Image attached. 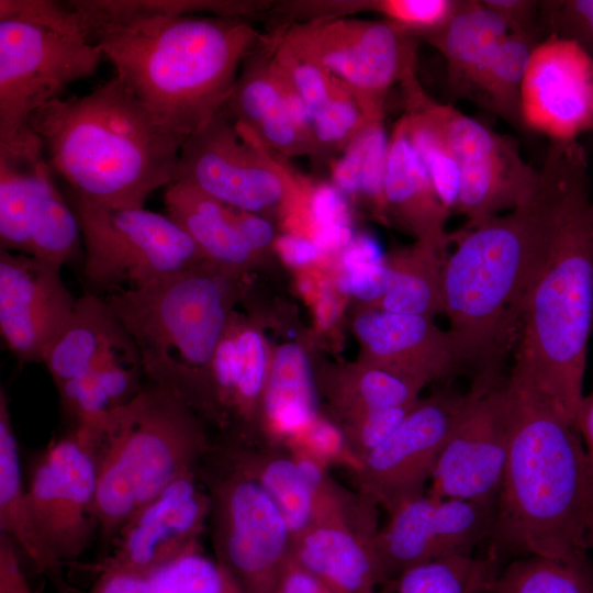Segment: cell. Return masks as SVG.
Listing matches in <instances>:
<instances>
[{
  "label": "cell",
  "mask_w": 593,
  "mask_h": 593,
  "mask_svg": "<svg viewBox=\"0 0 593 593\" xmlns=\"http://www.w3.org/2000/svg\"><path fill=\"white\" fill-rule=\"evenodd\" d=\"M164 203L166 214L191 236L206 260L243 272L257 258L237 231L228 205L181 182L166 187Z\"/></svg>",
  "instance_id": "obj_30"
},
{
  "label": "cell",
  "mask_w": 593,
  "mask_h": 593,
  "mask_svg": "<svg viewBox=\"0 0 593 593\" xmlns=\"http://www.w3.org/2000/svg\"><path fill=\"white\" fill-rule=\"evenodd\" d=\"M296 204L305 214L302 235L313 239L324 256L339 254L355 237L346 195L333 183L303 180Z\"/></svg>",
  "instance_id": "obj_40"
},
{
  "label": "cell",
  "mask_w": 593,
  "mask_h": 593,
  "mask_svg": "<svg viewBox=\"0 0 593 593\" xmlns=\"http://www.w3.org/2000/svg\"><path fill=\"white\" fill-rule=\"evenodd\" d=\"M497 558L457 556L428 561L384 580L373 593H473L493 582Z\"/></svg>",
  "instance_id": "obj_36"
},
{
  "label": "cell",
  "mask_w": 593,
  "mask_h": 593,
  "mask_svg": "<svg viewBox=\"0 0 593 593\" xmlns=\"http://www.w3.org/2000/svg\"><path fill=\"white\" fill-rule=\"evenodd\" d=\"M149 581L154 593H246L220 562L201 550L174 561Z\"/></svg>",
  "instance_id": "obj_41"
},
{
  "label": "cell",
  "mask_w": 593,
  "mask_h": 593,
  "mask_svg": "<svg viewBox=\"0 0 593 593\" xmlns=\"http://www.w3.org/2000/svg\"><path fill=\"white\" fill-rule=\"evenodd\" d=\"M409 111L403 115L409 138L421 158L435 190L451 212L456 210L460 171L439 127L417 103L407 100Z\"/></svg>",
  "instance_id": "obj_39"
},
{
  "label": "cell",
  "mask_w": 593,
  "mask_h": 593,
  "mask_svg": "<svg viewBox=\"0 0 593 593\" xmlns=\"http://www.w3.org/2000/svg\"><path fill=\"white\" fill-rule=\"evenodd\" d=\"M242 271L209 260L147 286L110 293L144 374L210 417V368L233 315Z\"/></svg>",
  "instance_id": "obj_5"
},
{
  "label": "cell",
  "mask_w": 593,
  "mask_h": 593,
  "mask_svg": "<svg viewBox=\"0 0 593 593\" xmlns=\"http://www.w3.org/2000/svg\"><path fill=\"white\" fill-rule=\"evenodd\" d=\"M90 593H154L149 579L116 569H99Z\"/></svg>",
  "instance_id": "obj_53"
},
{
  "label": "cell",
  "mask_w": 593,
  "mask_h": 593,
  "mask_svg": "<svg viewBox=\"0 0 593 593\" xmlns=\"http://www.w3.org/2000/svg\"><path fill=\"white\" fill-rule=\"evenodd\" d=\"M590 203L569 220L526 295L508 374L573 424L593 332Z\"/></svg>",
  "instance_id": "obj_6"
},
{
  "label": "cell",
  "mask_w": 593,
  "mask_h": 593,
  "mask_svg": "<svg viewBox=\"0 0 593 593\" xmlns=\"http://www.w3.org/2000/svg\"><path fill=\"white\" fill-rule=\"evenodd\" d=\"M389 136L383 118L366 122L331 165L332 183L346 197H362L385 214L383 178Z\"/></svg>",
  "instance_id": "obj_34"
},
{
  "label": "cell",
  "mask_w": 593,
  "mask_h": 593,
  "mask_svg": "<svg viewBox=\"0 0 593 593\" xmlns=\"http://www.w3.org/2000/svg\"><path fill=\"white\" fill-rule=\"evenodd\" d=\"M591 199L585 148L549 141L526 201L454 235L443 267L444 313L461 371L472 380L503 377L526 295L569 220Z\"/></svg>",
  "instance_id": "obj_1"
},
{
  "label": "cell",
  "mask_w": 593,
  "mask_h": 593,
  "mask_svg": "<svg viewBox=\"0 0 593 593\" xmlns=\"http://www.w3.org/2000/svg\"><path fill=\"white\" fill-rule=\"evenodd\" d=\"M199 474L210 496L208 526L215 560L246 593H273L292 540L279 507L215 445Z\"/></svg>",
  "instance_id": "obj_10"
},
{
  "label": "cell",
  "mask_w": 593,
  "mask_h": 593,
  "mask_svg": "<svg viewBox=\"0 0 593 593\" xmlns=\"http://www.w3.org/2000/svg\"><path fill=\"white\" fill-rule=\"evenodd\" d=\"M439 127L460 171L455 212L472 225L512 211L534 192L539 169L521 155L515 139L500 134L458 109L432 100L418 83L405 89Z\"/></svg>",
  "instance_id": "obj_13"
},
{
  "label": "cell",
  "mask_w": 593,
  "mask_h": 593,
  "mask_svg": "<svg viewBox=\"0 0 593 593\" xmlns=\"http://www.w3.org/2000/svg\"><path fill=\"white\" fill-rule=\"evenodd\" d=\"M446 254L435 245L416 244L389 262L392 277L373 307L398 314L434 317L444 313L443 267Z\"/></svg>",
  "instance_id": "obj_31"
},
{
  "label": "cell",
  "mask_w": 593,
  "mask_h": 593,
  "mask_svg": "<svg viewBox=\"0 0 593 593\" xmlns=\"http://www.w3.org/2000/svg\"><path fill=\"white\" fill-rule=\"evenodd\" d=\"M508 33L504 20L482 0H456L448 19L424 37L443 55L454 91L470 98L489 57Z\"/></svg>",
  "instance_id": "obj_29"
},
{
  "label": "cell",
  "mask_w": 593,
  "mask_h": 593,
  "mask_svg": "<svg viewBox=\"0 0 593 593\" xmlns=\"http://www.w3.org/2000/svg\"><path fill=\"white\" fill-rule=\"evenodd\" d=\"M540 24L545 36L572 41L593 60V0L541 1Z\"/></svg>",
  "instance_id": "obj_43"
},
{
  "label": "cell",
  "mask_w": 593,
  "mask_h": 593,
  "mask_svg": "<svg viewBox=\"0 0 593 593\" xmlns=\"http://www.w3.org/2000/svg\"><path fill=\"white\" fill-rule=\"evenodd\" d=\"M273 593H338L291 557L283 568Z\"/></svg>",
  "instance_id": "obj_51"
},
{
  "label": "cell",
  "mask_w": 593,
  "mask_h": 593,
  "mask_svg": "<svg viewBox=\"0 0 593 593\" xmlns=\"http://www.w3.org/2000/svg\"><path fill=\"white\" fill-rule=\"evenodd\" d=\"M413 35L388 20L322 18L292 25L277 43L339 80L371 120L384 118L395 83L416 79Z\"/></svg>",
  "instance_id": "obj_11"
},
{
  "label": "cell",
  "mask_w": 593,
  "mask_h": 593,
  "mask_svg": "<svg viewBox=\"0 0 593 593\" xmlns=\"http://www.w3.org/2000/svg\"><path fill=\"white\" fill-rule=\"evenodd\" d=\"M492 583H493V582H492ZM492 583L482 586L481 589L477 590V591L473 592V593H495L494 590H493V588H492Z\"/></svg>",
  "instance_id": "obj_58"
},
{
  "label": "cell",
  "mask_w": 593,
  "mask_h": 593,
  "mask_svg": "<svg viewBox=\"0 0 593 593\" xmlns=\"http://www.w3.org/2000/svg\"><path fill=\"white\" fill-rule=\"evenodd\" d=\"M413 406L368 411L337 424L359 466L371 450L393 433Z\"/></svg>",
  "instance_id": "obj_44"
},
{
  "label": "cell",
  "mask_w": 593,
  "mask_h": 593,
  "mask_svg": "<svg viewBox=\"0 0 593 593\" xmlns=\"http://www.w3.org/2000/svg\"><path fill=\"white\" fill-rule=\"evenodd\" d=\"M175 182L260 215L289 210L302 187V179L239 128L226 109L184 141Z\"/></svg>",
  "instance_id": "obj_12"
},
{
  "label": "cell",
  "mask_w": 593,
  "mask_h": 593,
  "mask_svg": "<svg viewBox=\"0 0 593 593\" xmlns=\"http://www.w3.org/2000/svg\"><path fill=\"white\" fill-rule=\"evenodd\" d=\"M575 427L582 439L593 489V390L584 394L575 416Z\"/></svg>",
  "instance_id": "obj_55"
},
{
  "label": "cell",
  "mask_w": 593,
  "mask_h": 593,
  "mask_svg": "<svg viewBox=\"0 0 593 593\" xmlns=\"http://www.w3.org/2000/svg\"><path fill=\"white\" fill-rule=\"evenodd\" d=\"M525 130L570 142L593 132V60L574 42L546 36L534 49L522 87Z\"/></svg>",
  "instance_id": "obj_20"
},
{
  "label": "cell",
  "mask_w": 593,
  "mask_h": 593,
  "mask_svg": "<svg viewBox=\"0 0 593 593\" xmlns=\"http://www.w3.org/2000/svg\"><path fill=\"white\" fill-rule=\"evenodd\" d=\"M102 53L85 36L0 21V157L45 158L32 116L72 82L93 76Z\"/></svg>",
  "instance_id": "obj_8"
},
{
  "label": "cell",
  "mask_w": 593,
  "mask_h": 593,
  "mask_svg": "<svg viewBox=\"0 0 593 593\" xmlns=\"http://www.w3.org/2000/svg\"><path fill=\"white\" fill-rule=\"evenodd\" d=\"M36 527L64 564L82 556L98 534L97 459L75 432L49 444L26 488Z\"/></svg>",
  "instance_id": "obj_16"
},
{
  "label": "cell",
  "mask_w": 593,
  "mask_h": 593,
  "mask_svg": "<svg viewBox=\"0 0 593 593\" xmlns=\"http://www.w3.org/2000/svg\"><path fill=\"white\" fill-rule=\"evenodd\" d=\"M467 400L468 393L447 389L418 400L393 433L361 460L354 472L358 492L388 513L425 493Z\"/></svg>",
  "instance_id": "obj_14"
},
{
  "label": "cell",
  "mask_w": 593,
  "mask_h": 593,
  "mask_svg": "<svg viewBox=\"0 0 593 593\" xmlns=\"http://www.w3.org/2000/svg\"><path fill=\"white\" fill-rule=\"evenodd\" d=\"M60 268L0 249V333L22 363L43 362L76 305L78 298L64 283Z\"/></svg>",
  "instance_id": "obj_19"
},
{
  "label": "cell",
  "mask_w": 593,
  "mask_h": 593,
  "mask_svg": "<svg viewBox=\"0 0 593 593\" xmlns=\"http://www.w3.org/2000/svg\"><path fill=\"white\" fill-rule=\"evenodd\" d=\"M376 504L316 519L291 540V558L338 593H373L383 578L374 552Z\"/></svg>",
  "instance_id": "obj_21"
},
{
  "label": "cell",
  "mask_w": 593,
  "mask_h": 593,
  "mask_svg": "<svg viewBox=\"0 0 593 593\" xmlns=\"http://www.w3.org/2000/svg\"><path fill=\"white\" fill-rule=\"evenodd\" d=\"M588 217H589V225H590L591 238H592V244H593V198L591 199V203L589 206Z\"/></svg>",
  "instance_id": "obj_57"
},
{
  "label": "cell",
  "mask_w": 593,
  "mask_h": 593,
  "mask_svg": "<svg viewBox=\"0 0 593 593\" xmlns=\"http://www.w3.org/2000/svg\"><path fill=\"white\" fill-rule=\"evenodd\" d=\"M384 261L379 244L366 234L355 235L353 240L339 253L342 271H351Z\"/></svg>",
  "instance_id": "obj_52"
},
{
  "label": "cell",
  "mask_w": 593,
  "mask_h": 593,
  "mask_svg": "<svg viewBox=\"0 0 593 593\" xmlns=\"http://www.w3.org/2000/svg\"><path fill=\"white\" fill-rule=\"evenodd\" d=\"M31 127L70 192L111 208H144L175 182L186 141L115 75L87 94L44 105Z\"/></svg>",
  "instance_id": "obj_4"
},
{
  "label": "cell",
  "mask_w": 593,
  "mask_h": 593,
  "mask_svg": "<svg viewBox=\"0 0 593 593\" xmlns=\"http://www.w3.org/2000/svg\"><path fill=\"white\" fill-rule=\"evenodd\" d=\"M425 385L414 377L365 361L359 369L328 381L325 392L342 422L368 411L412 406Z\"/></svg>",
  "instance_id": "obj_33"
},
{
  "label": "cell",
  "mask_w": 593,
  "mask_h": 593,
  "mask_svg": "<svg viewBox=\"0 0 593 593\" xmlns=\"http://www.w3.org/2000/svg\"><path fill=\"white\" fill-rule=\"evenodd\" d=\"M276 247L281 258L292 267L307 266L324 256L313 239L293 232L279 236Z\"/></svg>",
  "instance_id": "obj_54"
},
{
  "label": "cell",
  "mask_w": 593,
  "mask_h": 593,
  "mask_svg": "<svg viewBox=\"0 0 593 593\" xmlns=\"http://www.w3.org/2000/svg\"><path fill=\"white\" fill-rule=\"evenodd\" d=\"M320 410L318 382L305 349L296 343L279 346L261 400L266 441L299 436L321 416Z\"/></svg>",
  "instance_id": "obj_26"
},
{
  "label": "cell",
  "mask_w": 593,
  "mask_h": 593,
  "mask_svg": "<svg viewBox=\"0 0 593 593\" xmlns=\"http://www.w3.org/2000/svg\"><path fill=\"white\" fill-rule=\"evenodd\" d=\"M483 3L499 14L506 23L510 32L542 33L540 24L541 1L534 0H482ZM545 35V34H544ZM546 37V36H545Z\"/></svg>",
  "instance_id": "obj_48"
},
{
  "label": "cell",
  "mask_w": 593,
  "mask_h": 593,
  "mask_svg": "<svg viewBox=\"0 0 593 593\" xmlns=\"http://www.w3.org/2000/svg\"><path fill=\"white\" fill-rule=\"evenodd\" d=\"M467 403L438 458L428 493L495 506L506 461V378L472 381Z\"/></svg>",
  "instance_id": "obj_15"
},
{
  "label": "cell",
  "mask_w": 593,
  "mask_h": 593,
  "mask_svg": "<svg viewBox=\"0 0 593 593\" xmlns=\"http://www.w3.org/2000/svg\"><path fill=\"white\" fill-rule=\"evenodd\" d=\"M388 514L374 539L383 581L428 561L473 556L491 536L495 507L425 492Z\"/></svg>",
  "instance_id": "obj_17"
},
{
  "label": "cell",
  "mask_w": 593,
  "mask_h": 593,
  "mask_svg": "<svg viewBox=\"0 0 593 593\" xmlns=\"http://www.w3.org/2000/svg\"><path fill=\"white\" fill-rule=\"evenodd\" d=\"M42 159L36 163L0 157V247L27 255Z\"/></svg>",
  "instance_id": "obj_38"
},
{
  "label": "cell",
  "mask_w": 593,
  "mask_h": 593,
  "mask_svg": "<svg viewBox=\"0 0 593 593\" xmlns=\"http://www.w3.org/2000/svg\"><path fill=\"white\" fill-rule=\"evenodd\" d=\"M456 0H384L371 4L390 22L423 36L438 29L450 15Z\"/></svg>",
  "instance_id": "obj_46"
},
{
  "label": "cell",
  "mask_w": 593,
  "mask_h": 593,
  "mask_svg": "<svg viewBox=\"0 0 593 593\" xmlns=\"http://www.w3.org/2000/svg\"><path fill=\"white\" fill-rule=\"evenodd\" d=\"M83 244V273L112 292L136 289L198 266L206 258L169 215L111 208L70 192Z\"/></svg>",
  "instance_id": "obj_9"
},
{
  "label": "cell",
  "mask_w": 593,
  "mask_h": 593,
  "mask_svg": "<svg viewBox=\"0 0 593 593\" xmlns=\"http://www.w3.org/2000/svg\"><path fill=\"white\" fill-rule=\"evenodd\" d=\"M133 344L105 299L85 294L77 299L43 362L58 389L92 372Z\"/></svg>",
  "instance_id": "obj_25"
},
{
  "label": "cell",
  "mask_w": 593,
  "mask_h": 593,
  "mask_svg": "<svg viewBox=\"0 0 593 593\" xmlns=\"http://www.w3.org/2000/svg\"><path fill=\"white\" fill-rule=\"evenodd\" d=\"M215 446L269 494L292 537L321 516L318 502L289 446L277 441L247 444L232 440Z\"/></svg>",
  "instance_id": "obj_28"
},
{
  "label": "cell",
  "mask_w": 593,
  "mask_h": 593,
  "mask_svg": "<svg viewBox=\"0 0 593 593\" xmlns=\"http://www.w3.org/2000/svg\"><path fill=\"white\" fill-rule=\"evenodd\" d=\"M0 593H34L23 570L18 548L2 534H0Z\"/></svg>",
  "instance_id": "obj_49"
},
{
  "label": "cell",
  "mask_w": 593,
  "mask_h": 593,
  "mask_svg": "<svg viewBox=\"0 0 593 593\" xmlns=\"http://www.w3.org/2000/svg\"><path fill=\"white\" fill-rule=\"evenodd\" d=\"M0 534L7 536L33 569L46 575L59 593H69L60 562L42 538L22 481L16 437L8 399L0 389Z\"/></svg>",
  "instance_id": "obj_27"
},
{
  "label": "cell",
  "mask_w": 593,
  "mask_h": 593,
  "mask_svg": "<svg viewBox=\"0 0 593 593\" xmlns=\"http://www.w3.org/2000/svg\"><path fill=\"white\" fill-rule=\"evenodd\" d=\"M92 446L98 535L112 545L139 507L176 480L199 472L213 444L190 406L150 383L109 414Z\"/></svg>",
  "instance_id": "obj_7"
},
{
  "label": "cell",
  "mask_w": 593,
  "mask_h": 593,
  "mask_svg": "<svg viewBox=\"0 0 593 593\" xmlns=\"http://www.w3.org/2000/svg\"><path fill=\"white\" fill-rule=\"evenodd\" d=\"M209 514L210 496L199 472L184 475L127 519L99 569L149 579L174 561L201 550Z\"/></svg>",
  "instance_id": "obj_18"
},
{
  "label": "cell",
  "mask_w": 593,
  "mask_h": 593,
  "mask_svg": "<svg viewBox=\"0 0 593 593\" xmlns=\"http://www.w3.org/2000/svg\"><path fill=\"white\" fill-rule=\"evenodd\" d=\"M508 447L490 540L492 555L585 557L593 550V489L573 423L506 377Z\"/></svg>",
  "instance_id": "obj_3"
},
{
  "label": "cell",
  "mask_w": 593,
  "mask_h": 593,
  "mask_svg": "<svg viewBox=\"0 0 593 593\" xmlns=\"http://www.w3.org/2000/svg\"><path fill=\"white\" fill-rule=\"evenodd\" d=\"M228 208L237 231L254 254L258 256L275 238V231L271 223L264 215L232 206Z\"/></svg>",
  "instance_id": "obj_50"
},
{
  "label": "cell",
  "mask_w": 593,
  "mask_h": 593,
  "mask_svg": "<svg viewBox=\"0 0 593 593\" xmlns=\"http://www.w3.org/2000/svg\"><path fill=\"white\" fill-rule=\"evenodd\" d=\"M310 119L315 154L343 152L368 121L344 86L325 105L311 113Z\"/></svg>",
  "instance_id": "obj_42"
},
{
  "label": "cell",
  "mask_w": 593,
  "mask_h": 593,
  "mask_svg": "<svg viewBox=\"0 0 593 593\" xmlns=\"http://www.w3.org/2000/svg\"><path fill=\"white\" fill-rule=\"evenodd\" d=\"M52 174L45 159L27 255L63 266L78 255L82 238L77 215L55 186Z\"/></svg>",
  "instance_id": "obj_35"
},
{
  "label": "cell",
  "mask_w": 593,
  "mask_h": 593,
  "mask_svg": "<svg viewBox=\"0 0 593 593\" xmlns=\"http://www.w3.org/2000/svg\"><path fill=\"white\" fill-rule=\"evenodd\" d=\"M495 593H593V566L585 557L528 555L499 571Z\"/></svg>",
  "instance_id": "obj_37"
},
{
  "label": "cell",
  "mask_w": 593,
  "mask_h": 593,
  "mask_svg": "<svg viewBox=\"0 0 593 593\" xmlns=\"http://www.w3.org/2000/svg\"><path fill=\"white\" fill-rule=\"evenodd\" d=\"M354 331L366 351V362L426 384L461 371L450 334L437 327L432 317L372 306L355 317Z\"/></svg>",
  "instance_id": "obj_22"
},
{
  "label": "cell",
  "mask_w": 593,
  "mask_h": 593,
  "mask_svg": "<svg viewBox=\"0 0 593 593\" xmlns=\"http://www.w3.org/2000/svg\"><path fill=\"white\" fill-rule=\"evenodd\" d=\"M1 20L21 21L63 34L85 36L79 15L67 1L0 0Z\"/></svg>",
  "instance_id": "obj_45"
},
{
  "label": "cell",
  "mask_w": 593,
  "mask_h": 593,
  "mask_svg": "<svg viewBox=\"0 0 593 593\" xmlns=\"http://www.w3.org/2000/svg\"><path fill=\"white\" fill-rule=\"evenodd\" d=\"M385 214L416 237L443 251L450 240L445 225L450 211L439 199L435 187L414 149L402 116L389 136L383 178Z\"/></svg>",
  "instance_id": "obj_23"
},
{
  "label": "cell",
  "mask_w": 593,
  "mask_h": 593,
  "mask_svg": "<svg viewBox=\"0 0 593 593\" xmlns=\"http://www.w3.org/2000/svg\"><path fill=\"white\" fill-rule=\"evenodd\" d=\"M339 314V301L333 291L323 287L315 305V318L321 328H327Z\"/></svg>",
  "instance_id": "obj_56"
},
{
  "label": "cell",
  "mask_w": 593,
  "mask_h": 593,
  "mask_svg": "<svg viewBox=\"0 0 593 593\" xmlns=\"http://www.w3.org/2000/svg\"><path fill=\"white\" fill-rule=\"evenodd\" d=\"M225 109L239 128L276 154H314L288 111L268 56L259 49L244 61Z\"/></svg>",
  "instance_id": "obj_24"
},
{
  "label": "cell",
  "mask_w": 593,
  "mask_h": 593,
  "mask_svg": "<svg viewBox=\"0 0 593 593\" xmlns=\"http://www.w3.org/2000/svg\"><path fill=\"white\" fill-rule=\"evenodd\" d=\"M545 38L539 32H510L494 48L478 76L470 98L480 102L513 127L525 128L522 87L530 56Z\"/></svg>",
  "instance_id": "obj_32"
},
{
  "label": "cell",
  "mask_w": 593,
  "mask_h": 593,
  "mask_svg": "<svg viewBox=\"0 0 593 593\" xmlns=\"http://www.w3.org/2000/svg\"><path fill=\"white\" fill-rule=\"evenodd\" d=\"M67 2L115 76L184 139L225 109L244 61L266 43L240 18L170 13L146 0Z\"/></svg>",
  "instance_id": "obj_2"
},
{
  "label": "cell",
  "mask_w": 593,
  "mask_h": 593,
  "mask_svg": "<svg viewBox=\"0 0 593 593\" xmlns=\"http://www.w3.org/2000/svg\"><path fill=\"white\" fill-rule=\"evenodd\" d=\"M392 277V269L385 260L382 264L342 271L338 289L363 302L377 303L387 292Z\"/></svg>",
  "instance_id": "obj_47"
}]
</instances>
